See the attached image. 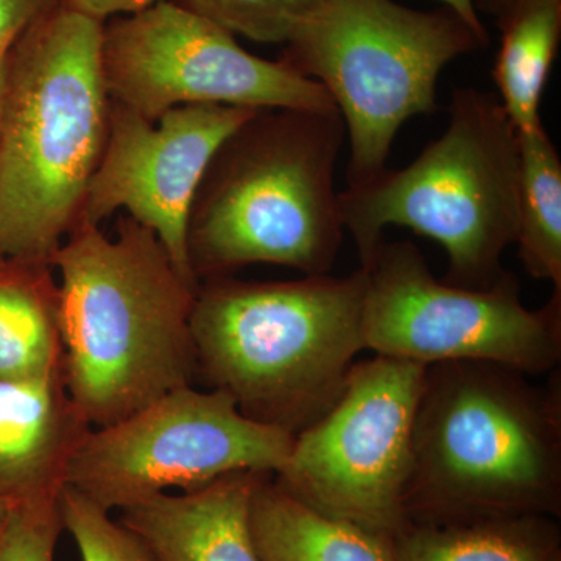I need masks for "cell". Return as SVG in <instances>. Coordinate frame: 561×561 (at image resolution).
<instances>
[{
	"label": "cell",
	"instance_id": "obj_18",
	"mask_svg": "<svg viewBox=\"0 0 561 561\" xmlns=\"http://www.w3.org/2000/svg\"><path fill=\"white\" fill-rule=\"evenodd\" d=\"M391 546L397 561H561L559 530L548 516L409 523Z\"/></svg>",
	"mask_w": 561,
	"mask_h": 561
},
{
	"label": "cell",
	"instance_id": "obj_22",
	"mask_svg": "<svg viewBox=\"0 0 561 561\" xmlns=\"http://www.w3.org/2000/svg\"><path fill=\"white\" fill-rule=\"evenodd\" d=\"M62 530L60 494L9 505L0 518V561H55Z\"/></svg>",
	"mask_w": 561,
	"mask_h": 561
},
{
	"label": "cell",
	"instance_id": "obj_25",
	"mask_svg": "<svg viewBox=\"0 0 561 561\" xmlns=\"http://www.w3.org/2000/svg\"><path fill=\"white\" fill-rule=\"evenodd\" d=\"M442 7H446L454 11L457 16L461 18L468 25L478 33L481 38L489 41V32L481 20L478 9H476L474 0H438Z\"/></svg>",
	"mask_w": 561,
	"mask_h": 561
},
{
	"label": "cell",
	"instance_id": "obj_27",
	"mask_svg": "<svg viewBox=\"0 0 561 561\" xmlns=\"http://www.w3.org/2000/svg\"><path fill=\"white\" fill-rule=\"evenodd\" d=\"M7 88H9V50L0 51V142L5 119Z\"/></svg>",
	"mask_w": 561,
	"mask_h": 561
},
{
	"label": "cell",
	"instance_id": "obj_20",
	"mask_svg": "<svg viewBox=\"0 0 561 561\" xmlns=\"http://www.w3.org/2000/svg\"><path fill=\"white\" fill-rule=\"evenodd\" d=\"M231 33L262 44H283L308 20L320 0H173Z\"/></svg>",
	"mask_w": 561,
	"mask_h": 561
},
{
	"label": "cell",
	"instance_id": "obj_19",
	"mask_svg": "<svg viewBox=\"0 0 561 561\" xmlns=\"http://www.w3.org/2000/svg\"><path fill=\"white\" fill-rule=\"evenodd\" d=\"M519 179L516 238L531 278L561 290V160L545 125L518 133Z\"/></svg>",
	"mask_w": 561,
	"mask_h": 561
},
{
	"label": "cell",
	"instance_id": "obj_21",
	"mask_svg": "<svg viewBox=\"0 0 561 561\" xmlns=\"http://www.w3.org/2000/svg\"><path fill=\"white\" fill-rule=\"evenodd\" d=\"M60 511L81 561H157L135 531L72 486H62Z\"/></svg>",
	"mask_w": 561,
	"mask_h": 561
},
{
	"label": "cell",
	"instance_id": "obj_28",
	"mask_svg": "<svg viewBox=\"0 0 561 561\" xmlns=\"http://www.w3.org/2000/svg\"><path fill=\"white\" fill-rule=\"evenodd\" d=\"M5 505L2 504V502H0V518H2V515H3V512H5Z\"/></svg>",
	"mask_w": 561,
	"mask_h": 561
},
{
	"label": "cell",
	"instance_id": "obj_13",
	"mask_svg": "<svg viewBox=\"0 0 561 561\" xmlns=\"http://www.w3.org/2000/svg\"><path fill=\"white\" fill-rule=\"evenodd\" d=\"M91 430L62 375L0 379V502L9 507L58 496L70 460Z\"/></svg>",
	"mask_w": 561,
	"mask_h": 561
},
{
	"label": "cell",
	"instance_id": "obj_8",
	"mask_svg": "<svg viewBox=\"0 0 561 561\" xmlns=\"http://www.w3.org/2000/svg\"><path fill=\"white\" fill-rule=\"evenodd\" d=\"M367 275L365 350L421 365L485 360L529 376L556 371L561 360V290L542 308L523 302L504 272L485 287L438 280L411 241H383L360 265Z\"/></svg>",
	"mask_w": 561,
	"mask_h": 561
},
{
	"label": "cell",
	"instance_id": "obj_5",
	"mask_svg": "<svg viewBox=\"0 0 561 561\" xmlns=\"http://www.w3.org/2000/svg\"><path fill=\"white\" fill-rule=\"evenodd\" d=\"M346 130L337 110L256 111L210 161L192 206L195 276L251 264L330 273L345 227L335 168Z\"/></svg>",
	"mask_w": 561,
	"mask_h": 561
},
{
	"label": "cell",
	"instance_id": "obj_26",
	"mask_svg": "<svg viewBox=\"0 0 561 561\" xmlns=\"http://www.w3.org/2000/svg\"><path fill=\"white\" fill-rule=\"evenodd\" d=\"M524 2V0H474L476 9L483 11V13L490 14L497 20L515 9L516 5Z\"/></svg>",
	"mask_w": 561,
	"mask_h": 561
},
{
	"label": "cell",
	"instance_id": "obj_16",
	"mask_svg": "<svg viewBox=\"0 0 561 561\" xmlns=\"http://www.w3.org/2000/svg\"><path fill=\"white\" fill-rule=\"evenodd\" d=\"M62 375L58 290L47 262L0 260V379Z\"/></svg>",
	"mask_w": 561,
	"mask_h": 561
},
{
	"label": "cell",
	"instance_id": "obj_1",
	"mask_svg": "<svg viewBox=\"0 0 561 561\" xmlns=\"http://www.w3.org/2000/svg\"><path fill=\"white\" fill-rule=\"evenodd\" d=\"M62 381L94 427L127 419L197 370L187 283L153 231L122 217L114 236L77 225L50 260Z\"/></svg>",
	"mask_w": 561,
	"mask_h": 561
},
{
	"label": "cell",
	"instance_id": "obj_3",
	"mask_svg": "<svg viewBox=\"0 0 561 561\" xmlns=\"http://www.w3.org/2000/svg\"><path fill=\"white\" fill-rule=\"evenodd\" d=\"M103 22L61 5L9 50L0 260L47 262L76 228L108 136Z\"/></svg>",
	"mask_w": 561,
	"mask_h": 561
},
{
	"label": "cell",
	"instance_id": "obj_2",
	"mask_svg": "<svg viewBox=\"0 0 561 561\" xmlns=\"http://www.w3.org/2000/svg\"><path fill=\"white\" fill-rule=\"evenodd\" d=\"M561 505V376L485 360L427 365L405 493L409 523L548 516Z\"/></svg>",
	"mask_w": 561,
	"mask_h": 561
},
{
	"label": "cell",
	"instance_id": "obj_9",
	"mask_svg": "<svg viewBox=\"0 0 561 561\" xmlns=\"http://www.w3.org/2000/svg\"><path fill=\"white\" fill-rule=\"evenodd\" d=\"M295 435L249 419L221 390L180 387L105 427L70 460L65 485L106 512L232 474H276Z\"/></svg>",
	"mask_w": 561,
	"mask_h": 561
},
{
	"label": "cell",
	"instance_id": "obj_10",
	"mask_svg": "<svg viewBox=\"0 0 561 561\" xmlns=\"http://www.w3.org/2000/svg\"><path fill=\"white\" fill-rule=\"evenodd\" d=\"M426 365L375 356L351 368L342 397L295 435L279 489L332 518L393 538L409 524L413 424Z\"/></svg>",
	"mask_w": 561,
	"mask_h": 561
},
{
	"label": "cell",
	"instance_id": "obj_24",
	"mask_svg": "<svg viewBox=\"0 0 561 561\" xmlns=\"http://www.w3.org/2000/svg\"><path fill=\"white\" fill-rule=\"evenodd\" d=\"M160 0H61L62 5L87 14L92 20L108 22L114 18L128 16L149 9Z\"/></svg>",
	"mask_w": 561,
	"mask_h": 561
},
{
	"label": "cell",
	"instance_id": "obj_23",
	"mask_svg": "<svg viewBox=\"0 0 561 561\" xmlns=\"http://www.w3.org/2000/svg\"><path fill=\"white\" fill-rule=\"evenodd\" d=\"M61 5V0H0V51L11 49L28 28Z\"/></svg>",
	"mask_w": 561,
	"mask_h": 561
},
{
	"label": "cell",
	"instance_id": "obj_12",
	"mask_svg": "<svg viewBox=\"0 0 561 561\" xmlns=\"http://www.w3.org/2000/svg\"><path fill=\"white\" fill-rule=\"evenodd\" d=\"M254 113L186 105L149 121L111 102L108 136L77 225L101 227L125 210L154 232L180 275L201 287L187 250L192 206L217 151Z\"/></svg>",
	"mask_w": 561,
	"mask_h": 561
},
{
	"label": "cell",
	"instance_id": "obj_14",
	"mask_svg": "<svg viewBox=\"0 0 561 561\" xmlns=\"http://www.w3.org/2000/svg\"><path fill=\"white\" fill-rule=\"evenodd\" d=\"M260 472H232L216 481L162 493L121 511L119 522L157 561H261L250 527Z\"/></svg>",
	"mask_w": 561,
	"mask_h": 561
},
{
	"label": "cell",
	"instance_id": "obj_15",
	"mask_svg": "<svg viewBox=\"0 0 561 561\" xmlns=\"http://www.w3.org/2000/svg\"><path fill=\"white\" fill-rule=\"evenodd\" d=\"M250 527L261 561H397L390 538L302 504L271 474L251 497Z\"/></svg>",
	"mask_w": 561,
	"mask_h": 561
},
{
	"label": "cell",
	"instance_id": "obj_7",
	"mask_svg": "<svg viewBox=\"0 0 561 561\" xmlns=\"http://www.w3.org/2000/svg\"><path fill=\"white\" fill-rule=\"evenodd\" d=\"M486 44L446 7L423 11L394 0H320L280 60L330 94L345 124L346 186H353L387 168L405 122L437 110L443 69Z\"/></svg>",
	"mask_w": 561,
	"mask_h": 561
},
{
	"label": "cell",
	"instance_id": "obj_11",
	"mask_svg": "<svg viewBox=\"0 0 561 561\" xmlns=\"http://www.w3.org/2000/svg\"><path fill=\"white\" fill-rule=\"evenodd\" d=\"M102 70L110 101L149 121L186 105L337 110L320 83L173 0L105 22Z\"/></svg>",
	"mask_w": 561,
	"mask_h": 561
},
{
	"label": "cell",
	"instance_id": "obj_6",
	"mask_svg": "<svg viewBox=\"0 0 561 561\" xmlns=\"http://www.w3.org/2000/svg\"><path fill=\"white\" fill-rule=\"evenodd\" d=\"M518 131L496 95L453 92L446 130L402 169L341 191L343 227L367 264L389 227L409 228L448 253L446 283L485 287L515 245Z\"/></svg>",
	"mask_w": 561,
	"mask_h": 561
},
{
	"label": "cell",
	"instance_id": "obj_17",
	"mask_svg": "<svg viewBox=\"0 0 561 561\" xmlns=\"http://www.w3.org/2000/svg\"><path fill=\"white\" fill-rule=\"evenodd\" d=\"M500 50L491 79L516 131L542 124V94L561 39V0H524L496 21Z\"/></svg>",
	"mask_w": 561,
	"mask_h": 561
},
{
	"label": "cell",
	"instance_id": "obj_4",
	"mask_svg": "<svg viewBox=\"0 0 561 561\" xmlns=\"http://www.w3.org/2000/svg\"><path fill=\"white\" fill-rule=\"evenodd\" d=\"M364 268L346 276L209 279L192 309L195 364L243 415L300 434L342 397L365 350Z\"/></svg>",
	"mask_w": 561,
	"mask_h": 561
}]
</instances>
